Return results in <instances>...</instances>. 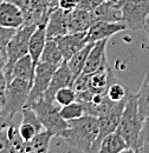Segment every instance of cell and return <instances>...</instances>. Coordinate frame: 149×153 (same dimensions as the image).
<instances>
[{
	"label": "cell",
	"mask_w": 149,
	"mask_h": 153,
	"mask_svg": "<svg viewBox=\"0 0 149 153\" xmlns=\"http://www.w3.org/2000/svg\"><path fill=\"white\" fill-rule=\"evenodd\" d=\"M98 119L93 115H83L81 118L68 120V128L60 134L71 149L81 152H90L98 135Z\"/></svg>",
	"instance_id": "6da1fadb"
},
{
	"label": "cell",
	"mask_w": 149,
	"mask_h": 153,
	"mask_svg": "<svg viewBox=\"0 0 149 153\" xmlns=\"http://www.w3.org/2000/svg\"><path fill=\"white\" fill-rule=\"evenodd\" d=\"M37 28V25H23L16 31L14 36L8 41L5 53H6V64H5V76L7 82L11 80V74L14 64L20 58L29 54V44L30 38L35 30Z\"/></svg>",
	"instance_id": "277c9868"
},
{
	"label": "cell",
	"mask_w": 149,
	"mask_h": 153,
	"mask_svg": "<svg viewBox=\"0 0 149 153\" xmlns=\"http://www.w3.org/2000/svg\"><path fill=\"white\" fill-rule=\"evenodd\" d=\"M85 37H87V32H77V33H66L64 36L55 38L65 61H68L74 54L81 51L88 44Z\"/></svg>",
	"instance_id": "9c48e42d"
},
{
	"label": "cell",
	"mask_w": 149,
	"mask_h": 153,
	"mask_svg": "<svg viewBox=\"0 0 149 153\" xmlns=\"http://www.w3.org/2000/svg\"><path fill=\"white\" fill-rule=\"evenodd\" d=\"M2 97H4V92H1V91H0V100L2 99Z\"/></svg>",
	"instance_id": "74e56055"
},
{
	"label": "cell",
	"mask_w": 149,
	"mask_h": 153,
	"mask_svg": "<svg viewBox=\"0 0 149 153\" xmlns=\"http://www.w3.org/2000/svg\"><path fill=\"white\" fill-rule=\"evenodd\" d=\"M81 0H57L58 7L65 10V11H72L78 7Z\"/></svg>",
	"instance_id": "836d02e7"
},
{
	"label": "cell",
	"mask_w": 149,
	"mask_h": 153,
	"mask_svg": "<svg viewBox=\"0 0 149 153\" xmlns=\"http://www.w3.org/2000/svg\"><path fill=\"white\" fill-rule=\"evenodd\" d=\"M127 30L123 22H108V21H96L88 30L85 40L87 42H96L99 40L111 38L116 33Z\"/></svg>",
	"instance_id": "30bf717a"
},
{
	"label": "cell",
	"mask_w": 149,
	"mask_h": 153,
	"mask_svg": "<svg viewBox=\"0 0 149 153\" xmlns=\"http://www.w3.org/2000/svg\"><path fill=\"white\" fill-rule=\"evenodd\" d=\"M142 121L143 120L141 119L137 111L135 96L129 93L127 104L124 106L118 126L116 128V132L123 137L131 152H137V141H138V135L142 127Z\"/></svg>",
	"instance_id": "3957f363"
},
{
	"label": "cell",
	"mask_w": 149,
	"mask_h": 153,
	"mask_svg": "<svg viewBox=\"0 0 149 153\" xmlns=\"http://www.w3.org/2000/svg\"><path fill=\"white\" fill-rule=\"evenodd\" d=\"M93 44H95V42H88L81 51H78L76 54H74L72 57L66 61L69 68L71 70V72H72V74H74V80H76L77 76L83 72V68H84L85 62H87V58L89 56V52H90L91 48H93Z\"/></svg>",
	"instance_id": "603a6c76"
},
{
	"label": "cell",
	"mask_w": 149,
	"mask_h": 153,
	"mask_svg": "<svg viewBox=\"0 0 149 153\" xmlns=\"http://www.w3.org/2000/svg\"><path fill=\"white\" fill-rule=\"evenodd\" d=\"M35 70H36V67L33 65L32 58L30 57V54H26L23 58H20L14 64L13 70H12V74H11V79L18 78V79H23V80H27L32 84L33 76H35Z\"/></svg>",
	"instance_id": "7402d4cb"
},
{
	"label": "cell",
	"mask_w": 149,
	"mask_h": 153,
	"mask_svg": "<svg viewBox=\"0 0 149 153\" xmlns=\"http://www.w3.org/2000/svg\"><path fill=\"white\" fill-rule=\"evenodd\" d=\"M74 82V76L71 72V70L68 66V62L64 60L62 65L56 70L53 73L52 79L50 81V85L44 94V99L50 102H55V97L56 93L63 87H72Z\"/></svg>",
	"instance_id": "ba28073f"
},
{
	"label": "cell",
	"mask_w": 149,
	"mask_h": 153,
	"mask_svg": "<svg viewBox=\"0 0 149 153\" xmlns=\"http://www.w3.org/2000/svg\"><path fill=\"white\" fill-rule=\"evenodd\" d=\"M122 113H110V114H104L97 118L98 119V127H99V130H98V135H97L93 145L91 146V149H90V152H98L102 140L108 134H110L116 131Z\"/></svg>",
	"instance_id": "e0dca14e"
},
{
	"label": "cell",
	"mask_w": 149,
	"mask_h": 153,
	"mask_svg": "<svg viewBox=\"0 0 149 153\" xmlns=\"http://www.w3.org/2000/svg\"><path fill=\"white\" fill-rule=\"evenodd\" d=\"M41 130H44V127L35 110L31 106H25L21 111V123L19 126V132L23 139L29 141Z\"/></svg>",
	"instance_id": "9a60e30c"
},
{
	"label": "cell",
	"mask_w": 149,
	"mask_h": 153,
	"mask_svg": "<svg viewBox=\"0 0 149 153\" xmlns=\"http://www.w3.org/2000/svg\"><path fill=\"white\" fill-rule=\"evenodd\" d=\"M1 112H2V99L0 100V126L5 125L4 121H2V117H1Z\"/></svg>",
	"instance_id": "8d00e7d4"
},
{
	"label": "cell",
	"mask_w": 149,
	"mask_h": 153,
	"mask_svg": "<svg viewBox=\"0 0 149 153\" xmlns=\"http://www.w3.org/2000/svg\"><path fill=\"white\" fill-rule=\"evenodd\" d=\"M52 137H55V135L51 132H49L47 130H45V128L41 130L31 140L25 141L24 152L46 153L49 151V146H50V141H51Z\"/></svg>",
	"instance_id": "44dd1931"
},
{
	"label": "cell",
	"mask_w": 149,
	"mask_h": 153,
	"mask_svg": "<svg viewBox=\"0 0 149 153\" xmlns=\"http://www.w3.org/2000/svg\"><path fill=\"white\" fill-rule=\"evenodd\" d=\"M17 30L14 28H7L0 25V51H5L8 41L14 36Z\"/></svg>",
	"instance_id": "4dcf8cb0"
},
{
	"label": "cell",
	"mask_w": 149,
	"mask_h": 153,
	"mask_svg": "<svg viewBox=\"0 0 149 153\" xmlns=\"http://www.w3.org/2000/svg\"><path fill=\"white\" fill-rule=\"evenodd\" d=\"M117 79L115 78L110 66L105 62L99 70L93 73H89V91L98 94H105L108 87L115 82Z\"/></svg>",
	"instance_id": "4fadbf2b"
},
{
	"label": "cell",
	"mask_w": 149,
	"mask_h": 153,
	"mask_svg": "<svg viewBox=\"0 0 149 153\" xmlns=\"http://www.w3.org/2000/svg\"><path fill=\"white\" fill-rule=\"evenodd\" d=\"M58 67L59 66H55V65L47 64V62H41V61L38 62L36 70H35L33 82H32L29 98H27V102L25 106H29V105L33 104L35 101L44 98V94L50 85L52 76Z\"/></svg>",
	"instance_id": "52a82bcc"
},
{
	"label": "cell",
	"mask_w": 149,
	"mask_h": 153,
	"mask_svg": "<svg viewBox=\"0 0 149 153\" xmlns=\"http://www.w3.org/2000/svg\"><path fill=\"white\" fill-rule=\"evenodd\" d=\"M105 96L112 101H117L118 102V101L127 100L128 97H129V92L127 91V88L121 82H118V80H116L115 82H112L111 85L108 87Z\"/></svg>",
	"instance_id": "83f0119b"
},
{
	"label": "cell",
	"mask_w": 149,
	"mask_h": 153,
	"mask_svg": "<svg viewBox=\"0 0 149 153\" xmlns=\"http://www.w3.org/2000/svg\"><path fill=\"white\" fill-rule=\"evenodd\" d=\"M137 152L149 153V144H147V145H144V146H142V147H140V149H138V151H137Z\"/></svg>",
	"instance_id": "d590c367"
},
{
	"label": "cell",
	"mask_w": 149,
	"mask_h": 153,
	"mask_svg": "<svg viewBox=\"0 0 149 153\" xmlns=\"http://www.w3.org/2000/svg\"><path fill=\"white\" fill-rule=\"evenodd\" d=\"M143 31L146 32V36H147V38H148V41H149V16H148V18L146 19V22H144V27H143Z\"/></svg>",
	"instance_id": "e575fe53"
},
{
	"label": "cell",
	"mask_w": 149,
	"mask_h": 153,
	"mask_svg": "<svg viewBox=\"0 0 149 153\" xmlns=\"http://www.w3.org/2000/svg\"><path fill=\"white\" fill-rule=\"evenodd\" d=\"M105 0H81L79 1V5H78V8L87 10V11H90L91 12L97 6H99Z\"/></svg>",
	"instance_id": "d6a6232c"
},
{
	"label": "cell",
	"mask_w": 149,
	"mask_h": 153,
	"mask_svg": "<svg viewBox=\"0 0 149 153\" xmlns=\"http://www.w3.org/2000/svg\"><path fill=\"white\" fill-rule=\"evenodd\" d=\"M25 22L23 10L8 0H0V25L18 30Z\"/></svg>",
	"instance_id": "7c38bea8"
},
{
	"label": "cell",
	"mask_w": 149,
	"mask_h": 153,
	"mask_svg": "<svg viewBox=\"0 0 149 153\" xmlns=\"http://www.w3.org/2000/svg\"><path fill=\"white\" fill-rule=\"evenodd\" d=\"M46 25H38L35 32L32 33L30 38V44H29V54L32 58L35 67L39 62L40 56L43 53V50L46 44Z\"/></svg>",
	"instance_id": "d6986e66"
},
{
	"label": "cell",
	"mask_w": 149,
	"mask_h": 153,
	"mask_svg": "<svg viewBox=\"0 0 149 153\" xmlns=\"http://www.w3.org/2000/svg\"><path fill=\"white\" fill-rule=\"evenodd\" d=\"M68 12L60 7H55L46 22V38L55 39L69 33L68 31Z\"/></svg>",
	"instance_id": "5bb4252c"
},
{
	"label": "cell",
	"mask_w": 149,
	"mask_h": 153,
	"mask_svg": "<svg viewBox=\"0 0 149 153\" xmlns=\"http://www.w3.org/2000/svg\"><path fill=\"white\" fill-rule=\"evenodd\" d=\"M99 153H121V152H131L128 144L123 139V137L116 131L108 134L101 143Z\"/></svg>",
	"instance_id": "ffe728a7"
},
{
	"label": "cell",
	"mask_w": 149,
	"mask_h": 153,
	"mask_svg": "<svg viewBox=\"0 0 149 153\" xmlns=\"http://www.w3.org/2000/svg\"><path fill=\"white\" fill-rule=\"evenodd\" d=\"M77 100V92L74 91V87H63L56 93L55 101L59 106H65Z\"/></svg>",
	"instance_id": "f1b7e54d"
},
{
	"label": "cell",
	"mask_w": 149,
	"mask_h": 153,
	"mask_svg": "<svg viewBox=\"0 0 149 153\" xmlns=\"http://www.w3.org/2000/svg\"><path fill=\"white\" fill-rule=\"evenodd\" d=\"M107 44H108V39L99 40L93 44V48L87 58V62L82 73H93L97 70H99L105 62H108L107 54H105Z\"/></svg>",
	"instance_id": "ac0fdd59"
},
{
	"label": "cell",
	"mask_w": 149,
	"mask_h": 153,
	"mask_svg": "<svg viewBox=\"0 0 149 153\" xmlns=\"http://www.w3.org/2000/svg\"><path fill=\"white\" fill-rule=\"evenodd\" d=\"M32 84L27 80H23L18 78L11 79L7 82L2 97V121L5 125L12 123L16 114L21 113L23 108L27 102L29 93Z\"/></svg>",
	"instance_id": "7a4b0ae2"
},
{
	"label": "cell",
	"mask_w": 149,
	"mask_h": 153,
	"mask_svg": "<svg viewBox=\"0 0 149 153\" xmlns=\"http://www.w3.org/2000/svg\"><path fill=\"white\" fill-rule=\"evenodd\" d=\"M5 64H6V53L5 51H0V91L5 92L7 86V80L5 76Z\"/></svg>",
	"instance_id": "1f68e13d"
},
{
	"label": "cell",
	"mask_w": 149,
	"mask_h": 153,
	"mask_svg": "<svg viewBox=\"0 0 149 153\" xmlns=\"http://www.w3.org/2000/svg\"><path fill=\"white\" fill-rule=\"evenodd\" d=\"M29 106L37 113L43 127L55 137H60V134L68 128V121L60 115V107L56 106L55 102L46 101L41 98Z\"/></svg>",
	"instance_id": "5b68a950"
},
{
	"label": "cell",
	"mask_w": 149,
	"mask_h": 153,
	"mask_svg": "<svg viewBox=\"0 0 149 153\" xmlns=\"http://www.w3.org/2000/svg\"><path fill=\"white\" fill-rule=\"evenodd\" d=\"M93 20L91 12L82 8H74L68 12V31L69 33L88 32L93 26Z\"/></svg>",
	"instance_id": "2e32d148"
},
{
	"label": "cell",
	"mask_w": 149,
	"mask_h": 153,
	"mask_svg": "<svg viewBox=\"0 0 149 153\" xmlns=\"http://www.w3.org/2000/svg\"><path fill=\"white\" fill-rule=\"evenodd\" d=\"M127 30L141 31L149 16V0H120Z\"/></svg>",
	"instance_id": "8992f818"
},
{
	"label": "cell",
	"mask_w": 149,
	"mask_h": 153,
	"mask_svg": "<svg viewBox=\"0 0 149 153\" xmlns=\"http://www.w3.org/2000/svg\"><path fill=\"white\" fill-rule=\"evenodd\" d=\"M6 132H7L10 145L12 147V152H24L25 140L23 139L21 134L19 132V127H17L13 123H10L6 126Z\"/></svg>",
	"instance_id": "484cf974"
},
{
	"label": "cell",
	"mask_w": 149,
	"mask_h": 153,
	"mask_svg": "<svg viewBox=\"0 0 149 153\" xmlns=\"http://www.w3.org/2000/svg\"><path fill=\"white\" fill-rule=\"evenodd\" d=\"M91 16L93 22H123V12L120 0H105L93 11H91Z\"/></svg>",
	"instance_id": "8fae6325"
},
{
	"label": "cell",
	"mask_w": 149,
	"mask_h": 153,
	"mask_svg": "<svg viewBox=\"0 0 149 153\" xmlns=\"http://www.w3.org/2000/svg\"><path fill=\"white\" fill-rule=\"evenodd\" d=\"M39 61L52 64L55 66H60L62 65V62L64 61V58L62 56V52H60L55 39H47L46 40L45 47L43 50V53L40 56Z\"/></svg>",
	"instance_id": "d4e9b609"
},
{
	"label": "cell",
	"mask_w": 149,
	"mask_h": 153,
	"mask_svg": "<svg viewBox=\"0 0 149 153\" xmlns=\"http://www.w3.org/2000/svg\"><path fill=\"white\" fill-rule=\"evenodd\" d=\"M147 144H149V117L144 118L142 121V127H141L138 141H137V151L140 147H142Z\"/></svg>",
	"instance_id": "f546056e"
},
{
	"label": "cell",
	"mask_w": 149,
	"mask_h": 153,
	"mask_svg": "<svg viewBox=\"0 0 149 153\" xmlns=\"http://www.w3.org/2000/svg\"><path fill=\"white\" fill-rule=\"evenodd\" d=\"M60 115L68 121V120L77 119V118H81V117L85 115V111H84V107H83L82 102L76 100V101L69 104V105L62 106L60 107Z\"/></svg>",
	"instance_id": "4316f807"
},
{
	"label": "cell",
	"mask_w": 149,
	"mask_h": 153,
	"mask_svg": "<svg viewBox=\"0 0 149 153\" xmlns=\"http://www.w3.org/2000/svg\"><path fill=\"white\" fill-rule=\"evenodd\" d=\"M136 104H137V111L141 119L149 117V73L144 76V79L141 84V87L135 94Z\"/></svg>",
	"instance_id": "cb8c5ba5"
}]
</instances>
